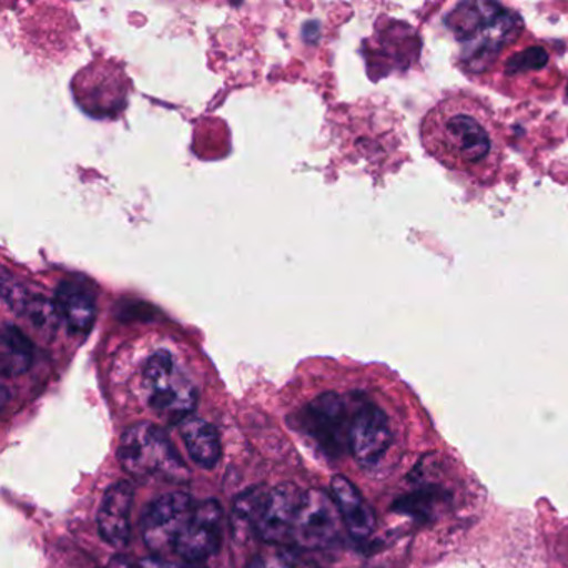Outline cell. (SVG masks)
<instances>
[{
    "mask_svg": "<svg viewBox=\"0 0 568 568\" xmlns=\"http://www.w3.org/2000/svg\"><path fill=\"white\" fill-rule=\"evenodd\" d=\"M425 152L438 164L470 178H490L500 164L501 145L494 112L477 95L450 94L422 119Z\"/></svg>",
    "mask_w": 568,
    "mask_h": 568,
    "instance_id": "obj_1",
    "label": "cell"
},
{
    "mask_svg": "<svg viewBox=\"0 0 568 568\" xmlns=\"http://www.w3.org/2000/svg\"><path fill=\"white\" fill-rule=\"evenodd\" d=\"M448 26L462 44V54L475 72L488 64L521 32V19L497 4H462L452 12Z\"/></svg>",
    "mask_w": 568,
    "mask_h": 568,
    "instance_id": "obj_2",
    "label": "cell"
},
{
    "mask_svg": "<svg viewBox=\"0 0 568 568\" xmlns=\"http://www.w3.org/2000/svg\"><path fill=\"white\" fill-rule=\"evenodd\" d=\"M142 388L148 404L162 417L182 422L194 412L199 388L171 345L152 348L142 364Z\"/></svg>",
    "mask_w": 568,
    "mask_h": 568,
    "instance_id": "obj_3",
    "label": "cell"
},
{
    "mask_svg": "<svg viewBox=\"0 0 568 568\" xmlns=\"http://www.w3.org/2000/svg\"><path fill=\"white\" fill-rule=\"evenodd\" d=\"M119 462L125 471L142 478H164L171 481H185L187 467L172 447L168 435L152 424H135L122 435L118 450Z\"/></svg>",
    "mask_w": 568,
    "mask_h": 568,
    "instance_id": "obj_4",
    "label": "cell"
},
{
    "mask_svg": "<svg viewBox=\"0 0 568 568\" xmlns=\"http://www.w3.org/2000/svg\"><path fill=\"white\" fill-rule=\"evenodd\" d=\"M355 412V410H354ZM354 412L347 400L335 392L315 397L298 412L295 427L328 458H338L351 450V427Z\"/></svg>",
    "mask_w": 568,
    "mask_h": 568,
    "instance_id": "obj_5",
    "label": "cell"
},
{
    "mask_svg": "<svg viewBox=\"0 0 568 568\" xmlns=\"http://www.w3.org/2000/svg\"><path fill=\"white\" fill-rule=\"evenodd\" d=\"M194 508V501L184 491H171L152 501L142 517L145 547L154 555L175 551L179 538L184 534Z\"/></svg>",
    "mask_w": 568,
    "mask_h": 568,
    "instance_id": "obj_6",
    "label": "cell"
},
{
    "mask_svg": "<svg viewBox=\"0 0 568 568\" xmlns=\"http://www.w3.org/2000/svg\"><path fill=\"white\" fill-rule=\"evenodd\" d=\"M344 524L337 504L327 491L311 488L302 497L292 538L304 548H324L334 544Z\"/></svg>",
    "mask_w": 568,
    "mask_h": 568,
    "instance_id": "obj_7",
    "label": "cell"
},
{
    "mask_svg": "<svg viewBox=\"0 0 568 568\" xmlns=\"http://www.w3.org/2000/svg\"><path fill=\"white\" fill-rule=\"evenodd\" d=\"M224 534V511L214 498L195 505L194 514L179 538L174 554L191 564H202L217 554Z\"/></svg>",
    "mask_w": 568,
    "mask_h": 568,
    "instance_id": "obj_8",
    "label": "cell"
},
{
    "mask_svg": "<svg viewBox=\"0 0 568 568\" xmlns=\"http://www.w3.org/2000/svg\"><path fill=\"white\" fill-rule=\"evenodd\" d=\"M392 430L387 415L374 404L355 408L351 427V452L358 465L372 468L387 454Z\"/></svg>",
    "mask_w": 568,
    "mask_h": 568,
    "instance_id": "obj_9",
    "label": "cell"
},
{
    "mask_svg": "<svg viewBox=\"0 0 568 568\" xmlns=\"http://www.w3.org/2000/svg\"><path fill=\"white\" fill-rule=\"evenodd\" d=\"M302 497L301 488L288 481L271 488L265 495L255 535L271 544H281L292 537Z\"/></svg>",
    "mask_w": 568,
    "mask_h": 568,
    "instance_id": "obj_10",
    "label": "cell"
},
{
    "mask_svg": "<svg viewBox=\"0 0 568 568\" xmlns=\"http://www.w3.org/2000/svg\"><path fill=\"white\" fill-rule=\"evenodd\" d=\"M134 490L129 481H118L105 491L99 508L98 527L102 540L114 548H124L131 538V510Z\"/></svg>",
    "mask_w": 568,
    "mask_h": 568,
    "instance_id": "obj_11",
    "label": "cell"
},
{
    "mask_svg": "<svg viewBox=\"0 0 568 568\" xmlns=\"http://www.w3.org/2000/svg\"><path fill=\"white\" fill-rule=\"evenodd\" d=\"M55 312L75 334L91 331L95 321V294L85 281H64L54 295Z\"/></svg>",
    "mask_w": 568,
    "mask_h": 568,
    "instance_id": "obj_12",
    "label": "cell"
},
{
    "mask_svg": "<svg viewBox=\"0 0 568 568\" xmlns=\"http://www.w3.org/2000/svg\"><path fill=\"white\" fill-rule=\"evenodd\" d=\"M331 495L351 537L367 540L375 530V515L357 487L348 478L335 475L331 480Z\"/></svg>",
    "mask_w": 568,
    "mask_h": 568,
    "instance_id": "obj_13",
    "label": "cell"
},
{
    "mask_svg": "<svg viewBox=\"0 0 568 568\" xmlns=\"http://www.w3.org/2000/svg\"><path fill=\"white\" fill-rule=\"evenodd\" d=\"M181 435L184 438L189 455L199 467L211 470L221 460V438L214 425L204 418L189 415L181 422Z\"/></svg>",
    "mask_w": 568,
    "mask_h": 568,
    "instance_id": "obj_14",
    "label": "cell"
},
{
    "mask_svg": "<svg viewBox=\"0 0 568 568\" xmlns=\"http://www.w3.org/2000/svg\"><path fill=\"white\" fill-rule=\"evenodd\" d=\"M34 361V345L28 335L16 327L6 324L2 331V348H0V367L6 377L24 374Z\"/></svg>",
    "mask_w": 568,
    "mask_h": 568,
    "instance_id": "obj_15",
    "label": "cell"
},
{
    "mask_svg": "<svg viewBox=\"0 0 568 568\" xmlns=\"http://www.w3.org/2000/svg\"><path fill=\"white\" fill-rule=\"evenodd\" d=\"M267 491V488L264 487H252L235 498L234 511H232L235 531L251 530L255 534Z\"/></svg>",
    "mask_w": 568,
    "mask_h": 568,
    "instance_id": "obj_16",
    "label": "cell"
},
{
    "mask_svg": "<svg viewBox=\"0 0 568 568\" xmlns=\"http://www.w3.org/2000/svg\"><path fill=\"white\" fill-rule=\"evenodd\" d=\"M247 568H295L291 555L285 551H264L252 558Z\"/></svg>",
    "mask_w": 568,
    "mask_h": 568,
    "instance_id": "obj_17",
    "label": "cell"
},
{
    "mask_svg": "<svg viewBox=\"0 0 568 568\" xmlns=\"http://www.w3.org/2000/svg\"><path fill=\"white\" fill-rule=\"evenodd\" d=\"M179 558V557H178ZM204 567L202 564H191V561L171 560L165 555H152V557L142 558L139 561L138 568H201Z\"/></svg>",
    "mask_w": 568,
    "mask_h": 568,
    "instance_id": "obj_18",
    "label": "cell"
}]
</instances>
